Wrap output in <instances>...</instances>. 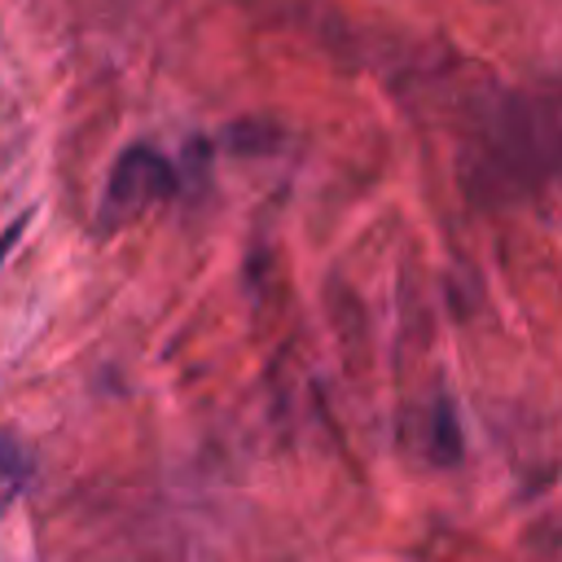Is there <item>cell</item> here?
<instances>
[{"label":"cell","mask_w":562,"mask_h":562,"mask_svg":"<svg viewBox=\"0 0 562 562\" xmlns=\"http://www.w3.org/2000/svg\"><path fill=\"white\" fill-rule=\"evenodd\" d=\"M435 443H430V457L439 461V465H452L457 457H461V430H457V417H452V408H448V400H439L435 404Z\"/></svg>","instance_id":"cell-5"},{"label":"cell","mask_w":562,"mask_h":562,"mask_svg":"<svg viewBox=\"0 0 562 562\" xmlns=\"http://www.w3.org/2000/svg\"><path fill=\"white\" fill-rule=\"evenodd\" d=\"M558 176H562V110H558Z\"/></svg>","instance_id":"cell-7"},{"label":"cell","mask_w":562,"mask_h":562,"mask_svg":"<svg viewBox=\"0 0 562 562\" xmlns=\"http://www.w3.org/2000/svg\"><path fill=\"white\" fill-rule=\"evenodd\" d=\"M31 470H35L31 448H26L18 435H0V509L13 505V501L26 492Z\"/></svg>","instance_id":"cell-3"},{"label":"cell","mask_w":562,"mask_h":562,"mask_svg":"<svg viewBox=\"0 0 562 562\" xmlns=\"http://www.w3.org/2000/svg\"><path fill=\"white\" fill-rule=\"evenodd\" d=\"M457 176L474 202H514L558 176V110L540 97L492 92L470 119Z\"/></svg>","instance_id":"cell-1"},{"label":"cell","mask_w":562,"mask_h":562,"mask_svg":"<svg viewBox=\"0 0 562 562\" xmlns=\"http://www.w3.org/2000/svg\"><path fill=\"white\" fill-rule=\"evenodd\" d=\"M228 149H237V154H268V149H277L281 145V132L272 127V123H259V119H241V123H233L228 127Z\"/></svg>","instance_id":"cell-4"},{"label":"cell","mask_w":562,"mask_h":562,"mask_svg":"<svg viewBox=\"0 0 562 562\" xmlns=\"http://www.w3.org/2000/svg\"><path fill=\"white\" fill-rule=\"evenodd\" d=\"M176 189H180V171L171 167V158H162L154 145H127L105 180L101 224L119 228L140 211H149L154 202H167Z\"/></svg>","instance_id":"cell-2"},{"label":"cell","mask_w":562,"mask_h":562,"mask_svg":"<svg viewBox=\"0 0 562 562\" xmlns=\"http://www.w3.org/2000/svg\"><path fill=\"white\" fill-rule=\"evenodd\" d=\"M22 228H26V215H22L18 224H9V228H4V237H0V263H4V255H9V246H13L18 237H22Z\"/></svg>","instance_id":"cell-6"}]
</instances>
